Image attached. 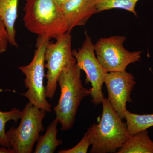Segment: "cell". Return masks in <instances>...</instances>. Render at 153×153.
I'll list each match as a JSON object with an SVG mask.
<instances>
[{
    "label": "cell",
    "mask_w": 153,
    "mask_h": 153,
    "mask_svg": "<svg viewBox=\"0 0 153 153\" xmlns=\"http://www.w3.org/2000/svg\"><path fill=\"white\" fill-rule=\"evenodd\" d=\"M81 71L74 57L64 66L58 76L57 83L60 87V97L53 109L56 118L61 125L60 129L63 131L73 127L82 100L90 95V90L82 85Z\"/></svg>",
    "instance_id": "6da1fadb"
},
{
    "label": "cell",
    "mask_w": 153,
    "mask_h": 153,
    "mask_svg": "<svg viewBox=\"0 0 153 153\" xmlns=\"http://www.w3.org/2000/svg\"><path fill=\"white\" fill-rule=\"evenodd\" d=\"M102 103L101 119L98 123L93 124L88 128L87 133L92 145L90 152L117 153L130 136L126 124L113 108L108 98L104 97Z\"/></svg>",
    "instance_id": "7a4b0ae2"
},
{
    "label": "cell",
    "mask_w": 153,
    "mask_h": 153,
    "mask_svg": "<svg viewBox=\"0 0 153 153\" xmlns=\"http://www.w3.org/2000/svg\"><path fill=\"white\" fill-rule=\"evenodd\" d=\"M24 25L30 33L56 40L68 32L60 6L55 0H26Z\"/></svg>",
    "instance_id": "3957f363"
},
{
    "label": "cell",
    "mask_w": 153,
    "mask_h": 153,
    "mask_svg": "<svg viewBox=\"0 0 153 153\" xmlns=\"http://www.w3.org/2000/svg\"><path fill=\"white\" fill-rule=\"evenodd\" d=\"M50 40L46 36H38L32 61L28 65L18 68L25 74L24 82L27 89L26 92L21 94L27 98L29 102L48 113L52 112V105L46 97L44 79L46 74L45 50Z\"/></svg>",
    "instance_id": "277c9868"
},
{
    "label": "cell",
    "mask_w": 153,
    "mask_h": 153,
    "mask_svg": "<svg viewBox=\"0 0 153 153\" xmlns=\"http://www.w3.org/2000/svg\"><path fill=\"white\" fill-rule=\"evenodd\" d=\"M46 111L28 102L22 111L17 128L12 126L6 132L10 148L14 153H31L40 134L44 131L43 120Z\"/></svg>",
    "instance_id": "5b68a950"
},
{
    "label": "cell",
    "mask_w": 153,
    "mask_h": 153,
    "mask_svg": "<svg viewBox=\"0 0 153 153\" xmlns=\"http://www.w3.org/2000/svg\"><path fill=\"white\" fill-rule=\"evenodd\" d=\"M125 36L101 38L94 44L97 58L107 72L123 71L129 64L139 61L140 51L130 52L124 47Z\"/></svg>",
    "instance_id": "8992f818"
},
{
    "label": "cell",
    "mask_w": 153,
    "mask_h": 153,
    "mask_svg": "<svg viewBox=\"0 0 153 153\" xmlns=\"http://www.w3.org/2000/svg\"><path fill=\"white\" fill-rule=\"evenodd\" d=\"M71 36L70 33L62 34L55 42L47 44L45 52V68L47 71L46 96L52 99L57 90V79L64 66L74 58L71 49Z\"/></svg>",
    "instance_id": "52a82bcc"
},
{
    "label": "cell",
    "mask_w": 153,
    "mask_h": 153,
    "mask_svg": "<svg viewBox=\"0 0 153 153\" xmlns=\"http://www.w3.org/2000/svg\"><path fill=\"white\" fill-rule=\"evenodd\" d=\"M77 66L86 74V82H90L89 89L91 102L95 105L100 104L104 98L102 88L107 72L99 62L95 55L94 44L89 36H86L82 47L72 51Z\"/></svg>",
    "instance_id": "ba28073f"
},
{
    "label": "cell",
    "mask_w": 153,
    "mask_h": 153,
    "mask_svg": "<svg viewBox=\"0 0 153 153\" xmlns=\"http://www.w3.org/2000/svg\"><path fill=\"white\" fill-rule=\"evenodd\" d=\"M104 83L113 108L122 119L125 118L127 102H132L131 94L136 84L133 75L126 71L107 72Z\"/></svg>",
    "instance_id": "9c48e42d"
},
{
    "label": "cell",
    "mask_w": 153,
    "mask_h": 153,
    "mask_svg": "<svg viewBox=\"0 0 153 153\" xmlns=\"http://www.w3.org/2000/svg\"><path fill=\"white\" fill-rule=\"evenodd\" d=\"M60 8L68 33L75 27L84 26L98 13L95 0H68Z\"/></svg>",
    "instance_id": "30bf717a"
},
{
    "label": "cell",
    "mask_w": 153,
    "mask_h": 153,
    "mask_svg": "<svg viewBox=\"0 0 153 153\" xmlns=\"http://www.w3.org/2000/svg\"><path fill=\"white\" fill-rule=\"evenodd\" d=\"M19 0H0V19L8 33L9 44L18 48L15 24L18 18Z\"/></svg>",
    "instance_id": "8fae6325"
},
{
    "label": "cell",
    "mask_w": 153,
    "mask_h": 153,
    "mask_svg": "<svg viewBox=\"0 0 153 153\" xmlns=\"http://www.w3.org/2000/svg\"><path fill=\"white\" fill-rule=\"evenodd\" d=\"M117 153H153V141L145 130L130 136Z\"/></svg>",
    "instance_id": "7c38bea8"
},
{
    "label": "cell",
    "mask_w": 153,
    "mask_h": 153,
    "mask_svg": "<svg viewBox=\"0 0 153 153\" xmlns=\"http://www.w3.org/2000/svg\"><path fill=\"white\" fill-rule=\"evenodd\" d=\"M58 123V120L55 118L48 126L45 134L44 135H40L37 141L34 153H54L57 147L63 144V140L57 138Z\"/></svg>",
    "instance_id": "4fadbf2b"
},
{
    "label": "cell",
    "mask_w": 153,
    "mask_h": 153,
    "mask_svg": "<svg viewBox=\"0 0 153 153\" xmlns=\"http://www.w3.org/2000/svg\"><path fill=\"white\" fill-rule=\"evenodd\" d=\"M125 119L128 133L130 136L153 126V114L139 115L127 110Z\"/></svg>",
    "instance_id": "5bb4252c"
},
{
    "label": "cell",
    "mask_w": 153,
    "mask_h": 153,
    "mask_svg": "<svg viewBox=\"0 0 153 153\" xmlns=\"http://www.w3.org/2000/svg\"><path fill=\"white\" fill-rule=\"evenodd\" d=\"M98 13L107 10L120 9L137 16L136 6L139 0H95Z\"/></svg>",
    "instance_id": "9a60e30c"
},
{
    "label": "cell",
    "mask_w": 153,
    "mask_h": 153,
    "mask_svg": "<svg viewBox=\"0 0 153 153\" xmlns=\"http://www.w3.org/2000/svg\"><path fill=\"white\" fill-rule=\"evenodd\" d=\"M22 111L14 108L10 111L3 112L0 111V146L10 148L5 131L6 123L11 120L18 122L21 119Z\"/></svg>",
    "instance_id": "2e32d148"
},
{
    "label": "cell",
    "mask_w": 153,
    "mask_h": 153,
    "mask_svg": "<svg viewBox=\"0 0 153 153\" xmlns=\"http://www.w3.org/2000/svg\"><path fill=\"white\" fill-rule=\"evenodd\" d=\"M91 145L90 138L87 132L77 145L74 147L67 150H62L58 151V153H86L89 146Z\"/></svg>",
    "instance_id": "e0dca14e"
},
{
    "label": "cell",
    "mask_w": 153,
    "mask_h": 153,
    "mask_svg": "<svg viewBox=\"0 0 153 153\" xmlns=\"http://www.w3.org/2000/svg\"><path fill=\"white\" fill-rule=\"evenodd\" d=\"M9 44L8 33L5 26L0 19V54L7 51Z\"/></svg>",
    "instance_id": "ac0fdd59"
},
{
    "label": "cell",
    "mask_w": 153,
    "mask_h": 153,
    "mask_svg": "<svg viewBox=\"0 0 153 153\" xmlns=\"http://www.w3.org/2000/svg\"><path fill=\"white\" fill-rule=\"evenodd\" d=\"M0 153H14V152L10 148L1 146V147H0Z\"/></svg>",
    "instance_id": "d6986e66"
},
{
    "label": "cell",
    "mask_w": 153,
    "mask_h": 153,
    "mask_svg": "<svg viewBox=\"0 0 153 153\" xmlns=\"http://www.w3.org/2000/svg\"><path fill=\"white\" fill-rule=\"evenodd\" d=\"M68 0H55V2L57 3L58 5L61 6L63 4L66 2Z\"/></svg>",
    "instance_id": "ffe728a7"
}]
</instances>
